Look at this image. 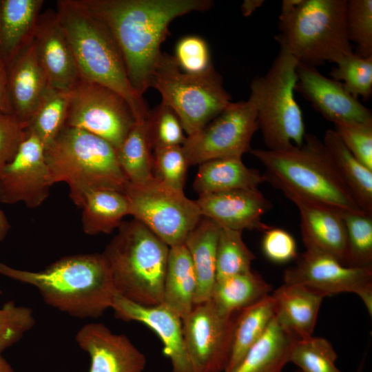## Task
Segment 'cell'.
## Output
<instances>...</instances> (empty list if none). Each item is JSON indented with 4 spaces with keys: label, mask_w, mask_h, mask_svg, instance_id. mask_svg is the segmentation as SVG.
<instances>
[{
    "label": "cell",
    "mask_w": 372,
    "mask_h": 372,
    "mask_svg": "<svg viewBox=\"0 0 372 372\" xmlns=\"http://www.w3.org/2000/svg\"><path fill=\"white\" fill-rule=\"evenodd\" d=\"M33 43L48 85L62 92H70L79 81L80 76L56 10L49 9L41 14Z\"/></svg>",
    "instance_id": "18"
},
{
    "label": "cell",
    "mask_w": 372,
    "mask_h": 372,
    "mask_svg": "<svg viewBox=\"0 0 372 372\" xmlns=\"http://www.w3.org/2000/svg\"><path fill=\"white\" fill-rule=\"evenodd\" d=\"M298 61L283 46L263 76L250 84L257 106V122L267 149L300 146L305 136L302 110L294 97Z\"/></svg>",
    "instance_id": "8"
},
{
    "label": "cell",
    "mask_w": 372,
    "mask_h": 372,
    "mask_svg": "<svg viewBox=\"0 0 372 372\" xmlns=\"http://www.w3.org/2000/svg\"><path fill=\"white\" fill-rule=\"evenodd\" d=\"M347 0H301L280 14L275 39L298 61L311 66L337 63L353 52L346 26Z\"/></svg>",
    "instance_id": "7"
},
{
    "label": "cell",
    "mask_w": 372,
    "mask_h": 372,
    "mask_svg": "<svg viewBox=\"0 0 372 372\" xmlns=\"http://www.w3.org/2000/svg\"><path fill=\"white\" fill-rule=\"evenodd\" d=\"M242 232L221 227L216 250V281L251 269L256 256L245 243Z\"/></svg>",
    "instance_id": "35"
},
{
    "label": "cell",
    "mask_w": 372,
    "mask_h": 372,
    "mask_svg": "<svg viewBox=\"0 0 372 372\" xmlns=\"http://www.w3.org/2000/svg\"><path fill=\"white\" fill-rule=\"evenodd\" d=\"M174 57L178 68L188 74L203 73L214 66L207 43L198 36L181 38L176 45Z\"/></svg>",
    "instance_id": "43"
},
{
    "label": "cell",
    "mask_w": 372,
    "mask_h": 372,
    "mask_svg": "<svg viewBox=\"0 0 372 372\" xmlns=\"http://www.w3.org/2000/svg\"><path fill=\"white\" fill-rule=\"evenodd\" d=\"M10 229V223L3 211L0 209V242L5 239Z\"/></svg>",
    "instance_id": "49"
},
{
    "label": "cell",
    "mask_w": 372,
    "mask_h": 372,
    "mask_svg": "<svg viewBox=\"0 0 372 372\" xmlns=\"http://www.w3.org/2000/svg\"><path fill=\"white\" fill-rule=\"evenodd\" d=\"M196 202L201 215L222 228L266 231L271 227L262 216L273 207L258 189H240L199 195Z\"/></svg>",
    "instance_id": "19"
},
{
    "label": "cell",
    "mask_w": 372,
    "mask_h": 372,
    "mask_svg": "<svg viewBox=\"0 0 372 372\" xmlns=\"http://www.w3.org/2000/svg\"><path fill=\"white\" fill-rule=\"evenodd\" d=\"M82 228L87 235L110 234L118 229L129 214V204L123 192L99 189L88 192L83 200Z\"/></svg>",
    "instance_id": "30"
},
{
    "label": "cell",
    "mask_w": 372,
    "mask_h": 372,
    "mask_svg": "<svg viewBox=\"0 0 372 372\" xmlns=\"http://www.w3.org/2000/svg\"><path fill=\"white\" fill-rule=\"evenodd\" d=\"M346 26L350 42L355 45V54L372 56V1L348 0Z\"/></svg>",
    "instance_id": "40"
},
{
    "label": "cell",
    "mask_w": 372,
    "mask_h": 372,
    "mask_svg": "<svg viewBox=\"0 0 372 372\" xmlns=\"http://www.w3.org/2000/svg\"><path fill=\"white\" fill-rule=\"evenodd\" d=\"M75 338L90 355L89 372H143L145 369V355L127 336L112 332L103 323L85 324Z\"/></svg>",
    "instance_id": "20"
},
{
    "label": "cell",
    "mask_w": 372,
    "mask_h": 372,
    "mask_svg": "<svg viewBox=\"0 0 372 372\" xmlns=\"http://www.w3.org/2000/svg\"><path fill=\"white\" fill-rule=\"evenodd\" d=\"M26 134L14 114L0 110V169L13 159Z\"/></svg>",
    "instance_id": "45"
},
{
    "label": "cell",
    "mask_w": 372,
    "mask_h": 372,
    "mask_svg": "<svg viewBox=\"0 0 372 372\" xmlns=\"http://www.w3.org/2000/svg\"><path fill=\"white\" fill-rule=\"evenodd\" d=\"M116 152L119 165L128 182L143 184L154 178L153 150L145 121L135 123Z\"/></svg>",
    "instance_id": "33"
},
{
    "label": "cell",
    "mask_w": 372,
    "mask_h": 372,
    "mask_svg": "<svg viewBox=\"0 0 372 372\" xmlns=\"http://www.w3.org/2000/svg\"><path fill=\"white\" fill-rule=\"evenodd\" d=\"M147 137L152 150L183 145L187 136L174 111L167 104L161 103L149 110L145 121Z\"/></svg>",
    "instance_id": "39"
},
{
    "label": "cell",
    "mask_w": 372,
    "mask_h": 372,
    "mask_svg": "<svg viewBox=\"0 0 372 372\" xmlns=\"http://www.w3.org/2000/svg\"><path fill=\"white\" fill-rule=\"evenodd\" d=\"M149 85L176 114L187 136L200 130L231 102L214 66L200 74L185 73L174 56L166 52H161Z\"/></svg>",
    "instance_id": "9"
},
{
    "label": "cell",
    "mask_w": 372,
    "mask_h": 372,
    "mask_svg": "<svg viewBox=\"0 0 372 372\" xmlns=\"http://www.w3.org/2000/svg\"><path fill=\"white\" fill-rule=\"evenodd\" d=\"M129 214L169 247L184 245L202 215L196 200L183 190L168 187L154 178L143 184L128 182L123 191Z\"/></svg>",
    "instance_id": "10"
},
{
    "label": "cell",
    "mask_w": 372,
    "mask_h": 372,
    "mask_svg": "<svg viewBox=\"0 0 372 372\" xmlns=\"http://www.w3.org/2000/svg\"><path fill=\"white\" fill-rule=\"evenodd\" d=\"M68 107V92L48 85L28 123L26 131L34 134L45 148L65 126Z\"/></svg>",
    "instance_id": "34"
},
{
    "label": "cell",
    "mask_w": 372,
    "mask_h": 372,
    "mask_svg": "<svg viewBox=\"0 0 372 372\" xmlns=\"http://www.w3.org/2000/svg\"><path fill=\"white\" fill-rule=\"evenodd\" d=\"M258 130L257 106L250 94L246 101L231 102L200 130L187 136L182 147L189 166L220 158L242 157L251 151Z\"/></svg>",
    "instance_id": "11"
},
{
    "label": "cell",
    "mask_w": 372,
    "mask_h": 372,
    "mask_svg": "<svg viewBox=\"0 0 372 372\" xmlns=\"http://www.w3.org/2000/svg\"><path fill=\"white\" fill-rule=\"evenodd\" d=\"M6 67L7 92L12 113L27 128L49 85L37 59L33 41Z\"/></svg>",
    "instance_id": "22"
},
{
    "label": "cell",
    "mask_w": 372,
    "mask_h": 372,
    "mask_svg": "<svg viewBox=\"0 0 372 372\" xmlns=\"http://www.w3.org/2000/svg\"><path fill=\"white\" fill-rule=\"evenodd\" d=\"M271 292L272 286L251 269L216 281L211 300L221 313L231 316Z\"/></svg>",
    "instance_id": "32"
},
{
    "label": "cell",
    "mask_w": 372,
    "mask_h": 372,
    "mask_svg": "<svg viewBox=\"0 0 372 372\" xmlns=\"http://www.w3.org/2000/svg\"><path fill=\"white\" fill-rule=\"evenodd\" d=\"M0 110L12 113L7 92L6 67L0 60Z\"/></svg>",
    "instance_id": "47"
},
{
    "label": "cell",
    "mask_w": 372,
    "mask_h": 372,
    "mask_svg": "<svg viewBox=\"0 0 372 372\" xmlns=\"http://www.w3.org/2000/svg\"><path fill=\"white\" fill-rule=\"evenodd\" d=\"M249 152L264 166L265 182L287 198L298 197L343 211L367 213L357 203L322 141L316 135L306 133L300 146Z\"/></svg>",
    "instance_id": "3"
},
{
    "label": "cell",
    "mask_w": 372,
    "mask_h": 372,
    "mask_svg": "<svg viewBox=\"0 0 372 372\" xmlns=\"http://www.w3.org/2000/svg\"><path fill=\"white\" fill-rule=\"evenodd\" d=\"M26 132L13 159L0 169V202L37 208L47 199L52 185L45 146L34 134Z\"/></svg>",
    "instance_id": "15"
},
{
    "label": "cell",
    "mask_w": 372,
    "mask_h": 372,
    "mask_svg": "<svg viewBox=\"0 0 372 372\" xmlns=\"http://www.w3.org/2000/svg\"><path fill=\"white\" fill-rule=\"evenodd\" d=\"M335 131L353 156L372 170V123H336Z\"/></svg>",
    "instance_id": "44"
},
{
    "label": "cell",
    "mask_w": 372,
    "mask_h": 372,
    "mask_svg": "<svg viewBox=\"0 0 372 372\" xmlns=\"http://www.w3.org/2000/svg\"><path fill=\"white\" fill-rule=\"evenodd\" d=\"M0 274L34 287L47 304L81 319L101 316L112 307L116 293L99 253L65 256L39 271L0 262Z\"/></svg>",
    "instance_id": "2"
},
{
    "label": "cell",
    "mask_w": 372,
    "mask_h": 372,
    "mask_svg": "<svg viewBox=\"0 0 372 372\" xmlns=\"http://www.w3.org/2000/svg\"><path fill=\"white\" fill-rule=\"evenodd\" d=\"M362 371V365L360 366L359 369L357 371V372H361ZM296 372H302L301 371L298 370V371H296Z\"/></svg>",
    "instance_id": "52"
},
{
    "label": "cell",
    "mask_w": 372,
    "mask_h": 372,
    "mask_svg": "<svg viewBox=\"0 0 372 372\" xmlns=\"http://www.w3.org/2000/svg\"><path fill=\"white\" fill-rule=\"evenodd\" d=\"M68 96L65 125L94 134L116 150L136 122L126 101L98 83L80 79Z\"/></svg>",
    "instance_id": "12"
},
{
    "label": "cell",
    "mask_w": 372,
    "mask_h": 372,
    "mask_svg": "<svg viewBox=\"0 0 372 372\" xmlns=\"http://www.w3.org/2000/svg\"><path fill=\"white\" fill-rule=\"evenodd\" d=\"M338 355L327 339L313 337L297 339L289 358L302 372H342L335 366Z\"/></svg>",
    "instance_id": "37"
},
{
    "label": "cell",
    "mask_w": 372,
    "mask_h": 372,
    "mask_svg": "<svg viewBox=\"0 0 372 372\" xmlns=\"http://www.w3.org/2000/svg\"><path fill=\"white\" fill-rule=\"evenodd\" d=\"M262 248L265 256L276 263H285L297 257L296 240L283 229L271 227L265 231Z\"/></svg>",
    "instance_id": "46"
},
{
    "label": "cell",
    "mask_w": 372,
    "mask_h": 372,
    "mask_svg": "<svg viewBox=\"0 0 372 372\" xmlns=\"http://www.w3.org/2000/svg\"><path fill=\"white\" fill-rule=\"evenodd\" d=\"M347 240V266L372 267V214L344 211Z\"/></svg>",
    "instance_id": "36"
},
{
    "label": "cell",
    "mask_w": 372,
    "mask_h": 372,
    "mask_svg": "<svg viewBox=\"0 0 372 372\" xmlns=\"http://www.w3.org/2000/svg\"><path fill=\"white\" fill-rule=\"evenodd\" d=\"M297 339L274 316L263 335L231 372H282L289 362L291 350Z\"/></svg>",
    "instance_id": "28"
},
{
    "label": "cell",
    "mask_w": 372,
    "mask_h": 372,
    "mask_svg": "<svg viewBox=\"0 0 372 372\" xmlns=\"http://www.w3.org/2000/svg\"><path fill=\"white\" fill-rule=\"evenodd\" d=\"M31 308L12 301L0 307V353L19 342L35 324Z\"/></svg>",
    "instance_id": "42"
},
{
    "label": "cell",
    "mask_w": 372,
    "mask_h": 372,
    "mask_svg": "<svg viewBox=\"0 0 372 372\" xmlns=\"http://www.w3.org/2000/svg\"><path fill=\"white\" fill-rule=\"evenodd\" d=\"M299 210L305 248L327 254L347 266V231L343 210L298 197L289 198Z\"/></svg>",
    "instance_id": "21"
},
{
    "label": "cell",
    "mask_w": 372,
    "mask_h": 372,
    "mask_svg": "<svg viewBox=\"0 0 372 372\" xmlns=\"http://www.w3.org/2000/svg\"><path fill=\"white\" fill-rule=\"evenodd\" d=\"M57 16L70 44L80 79L108 87L130 107L136 122L146 120L149 109L132 87L121 53L106 25L81 0H60Z\"/></svg>",
    "instance_id": "4"
},
{
    "label": "cell",
    "mask_w": 372,
    "mask_h": 372,
    "mask_svg": "<svg viewBox=\"0 0 372 372\" xmlns=\"http://www.w3.org/2000/svg\"><path fill=\"white\" fill-rule=\"evenodd\" d=\"M220 229L213 220L202 216L185 241L197 279L194 305L211 300L216 281V250Z\"/></svg>",
    "instance_id": "25"
},
{
    "label": "cell",
    "mask_w": 372,
    "mask_h": 372,
    "mask_svg": "<svg viewBox=\"0 0 372 372\" xmlns=\"http://www.w3.org/2000/svg\"><path fill=\"white\" fill-rule=\"evenodd\" d=\"M116 318L136 321L152 330L163 344V353L172 364V372H196L185 343L183 320L163 304L146 307L127 300L116 293L111 307Z\"/></svg>",
    "instance_id": "17"
},
{
    "label": "cell",
    "mask_w": 372,
    "mask_h": 372,
    "mask_svg": "<svg viewBox=\"0 0 372 372\" xmlns=\"http://www.w3.org/2000/svg\"><path fill=\"white\" fill-rule=\"evenodd\" d=\"M0 372H15L10 364L0 353Z\"/></svg>",
    "instance_id": "51"
},
{
    "label": "cell",
    "mask_w": 372,
    "mask_h": 372,
    "mask_svg": "<svg viewBox=\"0 0 372 372\" xmlns=\"http://www.w3.org/2000/svg\"><path fill=\"white\" fill-rule=\"evenodd\" d=\"M169 247L136 219L122 222L102 254L117 294L136 304H162Z\"/></svg>",
    "instance_id": "5"
},
{
    "label": "cell",
    "mask_w": 372,
    "mask_h": 372,
    "mask_svg": "<svg viewBox=\"0 0 372 372\" xmlns=\"http://www.w3.org/2000/svg\"><path fill=\"white\" fill-rule=\"evenodd\" d=\"M294 265L283 273L285 284H298L325 297L340 293H353L372 313V267H351L317 249L305 248Z\"/></svg>",
    "instance_id": "13"
},
{
    "label": "cell",
    "mask_w": 372,
    "mask_h": 372,
    "mask_svg": "<svg viewBox=\"0 0 372 372\" xmlns=\"http://www.w3.org/2000/svg\"><path fill=\"white\" fill-rule=\"evenodd\" d=\"M196 287V273L185 245L169 247L162 304L183 320L194 306Z\"/></svg>",
    "instance_id": "27"
},
{
    "label": "cell",
    "mask_w": 372,
    "mask_h": 372,
    "mask_svg": "<svg viewBox=\"0 0 372 372\" xmlns=\"http://www.w3.org/2000/svg\"><path fill=\"white\" fill-rule=\"evenodd\" d=\"M153 151L154 178L168 187L183 190L189 165L182 145L161 147Z\"/></svg>",
    "instance_id": "41"
},
{
    "label": "cell",
    "mask_w": 372,
    "mask_h": 372,
    "mask_svg": "<svg viewBox=\"0 0 372 372\" xmlns=\"http://www.w3.org/2000/svg\"><path fill=\"white\" fill-rule=\"evenodd\" d=\"M107 28L123 56L129 81L141 96L169 34L170 23L191 12L205 11L210 0H81Z\"/></svg>",
    "instance_id": "1"
},
{
    "label": "cell",
    "mask_w": 372,
    "mask_h": 372,
    "mask_svg": "<svg viewBox=\"0 0 372 372\" xmlns=\"http://www.w3.org/2000/svg\"><path fill=\"white\" fill-rule=\"evenodd\" d=\"M330 75L357 99L368 100L372 95V56L362 57L353 52L340 60Z\"/></svg>",
    "instance_id": "38"
},
{
    "label": "cell",
    "mask_w": 372,
    "mask_h": 372,
    "mask_svg": "<svg viewBox=\"0 0 372 372\" xmlns=\"http://www.w3.org/2000/svg\"><path fill=\"white\" fill-rule=\"evenodd\" d=\"M43 0H0V60L6 66L32 43Z\"/></svg>",
    "instance_id": "24"
},
{
    "label": "cell",
    "mask_w": 372,
    "mask_h": 372,
    "mask_svg": "<svg viewBox=\"0 0 372 372\" xmlns=\"http://www.w3.org/2000/svg\"><path fill=\"white\" fill-rule=\"evenodd\" d=\"M322 142L360 207L372 214V170L353 156L334 130L325 132Z\"/></svg>",
    "instance_id": "29"
},
{
    "label": "cell",
    "mask_w": 372,
    "mask_h": 372,
    "mask_svg": "<svg viewBox=\"0 0 372 372\" xmlns=\"http://www.w3.org/2000/svg\"><path fill=\"white\" fill-rule=\"evenodd\" d=\"M240 311L235 319L230 358L224 372H231L265 332L276 315L274 300L269 294Z\"/></svg>",
    "instance_id": "31"
},
{
    "label": "cell",
    "mask_w": 372,
    "mask_h": 372,
    "mask_svg": "<svg viewBox=\"0 0 372 372\" xmlns=\"http://www.w3.org/2000/svg\"><path fill=\"white\" fill-rule=\"evenodd\" d=\"M1 289H0V295H1Z\"/></svg>",
    "instance_id": "53"
},
{
    "label": "cell",
    "mask_w": 372,
    "mask_h": 372,
    "mask_svg": "<svg viewBox=\"0 0 372 372\" xmlns=\"http://www.w3.org/2000/svg\"><path fill=\"white\" fill-rule=\"evenodd\" d=\"M301 0H283L281 4L280 14H286L292 11L300 3Z\"/></svg>",
    "instance_id": "50"
},
{
    "label": "cell",
    "mask_w": 372,
    "mask_h": 372,
    "mask_svg": "<svg viewBox=\"0 0 372 372\" xmlns=\"http://www.w3.org/2000/svg\"><path fill=\"white\" fill-rule=\"evenodd\" d=\"M236 317L221 313L211 300L195 304L183 320L196 372H224L229 360Z\"/></svg>",
    "instance_id": "14"
},
{
    "label": "cell",
    "mask_w": 372,
    "mask_h": 372,
    "mask_svg": "<svg viewBox=\"0 0 372 372\" xmlns=\"http://www.w3.org/2000/svg\"><path fill=\"white\" fill-rule=\"evenodd\" d=\"M263 182L262 174L247 167L242 157H226L200 164L193 189L198 195H203L234 189H258Z\"/></svg>",
    "instance_id": "26"
},
{
    "label": "cell",
    "mask_w": 372,
    "mask_h": 372,
    "mask_svg": "<svg viewBox=\"0 0 372 372\" xmlns=\"http://www.w3.org/2000/svg\"><path fill=\"white\" fill-rule=\"evenodd\" d=\"M50 182H64L70 197L81 208L85 195L95 189L123 192L128 183L117 159L116 149L86 131L64 126L45 147Z\"/></svg>",
    "instance_id": "6"
},
{
    "label": "cell",
    "mask_w": 372,
    "mask_h": 372,
    "mask_svg": "<svg viewBox=\"0 0 372 372\" xmlns=\"http://www.w3.org/2000/svg\"><path fill=\"white\" fill-rule=\"evenodd\" d=\"M264 3V0H245L241 5L242 14L245 17L251 15Z\"/></svg>",
    "instance_id": "48"
},
{
    "label": "cell",
    "mask_w": 372,
    "mask_h": 372,
    "mask_svg": "<svg viewBox=\"0 0 372 372\" xmlns=\"http://www.w3.org/2000/svg\"><path fill=\"white\" fill-rule=\"evenodd\" d=\"M295 91L327 120L336 123H372L371 110L352 96L343 84L321 74L316 67L298 63Z\"/></svg>",
    "instance_id": "16"
},
{
    "label": "cell",
    "mask_w": 372,
    "mask_h": 372,
    "mask_svg": "<svg viewBox=\"0 0 372 372\" xmlns=\"http://www.w3.org/2000/svg\"><path fill=\"white\" fill-rule=\"evenodd\" d=\"M271 294L280 324L299 339L312 336L325 296L301 285L285 283Z\"/></svg>",
    "instance_id": "23"
}]
</instances>
